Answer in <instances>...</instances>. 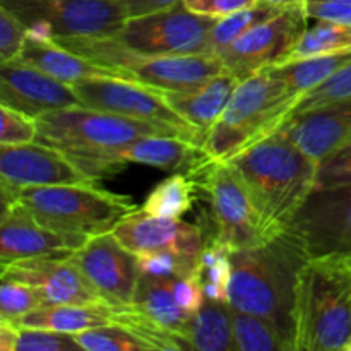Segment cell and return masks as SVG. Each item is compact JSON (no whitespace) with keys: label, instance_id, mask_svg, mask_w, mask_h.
<instances>
[{"label":"cell","instance_id":"1","mask_svg":"<svg viewBox=\"0 0 351 351\" xmlns=\"http://www.w3.org/2000/svg\"><path fill=\"white\" fill-rule=\"evenodd\" d=\"M228 161L249 189L259 213L264 242L287 232L317 187L319 163L293 143L285 127Z\"/></svg>","mask_w":351,"mask_h":351},{"label":"cell","instance_id":"2","mask_svg":"<svg viewBox=\"0 0 351 351\" xmlns=\"http://www.w3.org/2000/svg\"><path fill=\"white\" fill-rule=\"evenodd\" d=\"M308 256L288 232L232 252L228 305L267 319L295 343V298Z\"/></svg>","mask_w":351,"mask_h":351},{"label":"cell","instance_id":"3","mask_svg":"<svg viewBox=\"0 0 351 351\" xmlns=\"http://www.w3.org/2000/svg\"><path fill=\"white\" fill-rule=\"evenodd\" d=\"M295 351L346 350L351 341V285L339 257L308 259L295 298Z\"/></svg>","mask_w":351,"mask_h":351},{"label":"cell","instance_id":"4","mask_svg":"<svg viewBox=\"0 0 351 351\" xmlns=\"http://www.w3.org/2000/svg\"><path fill=\"white\" fill-rule=\"evenodd\" d=\"M267 69L240 81L228 106L208 130L201 149L211 161H228L288 122L298 99Z\"/></svg>","mask_w":351,"mask_h":351},{"label":"cell","instance_id":"5","mask_svg":"<svg viewBox=\"0 0 351 351\" xmlns=\"http://www.w3.org/2000/svg\"><path fill=\"white\" fill-rule=\"evenodd\" d=\"M55 41L119 77L161 91L197 88L226 69L218 55H146L125 47L113 36H58Z\"/></svg>","mask_w":351,"mask_h":351},{"label":"cell","instance_id":"6","mask_svg":"<svg viewBox=\"0 0 351 351\" xmlns=\"http://www.w3.org/2000/svg\"><path fill=\"white\" fill-rule=\"evenodd\" d=\"M16 201L43 225L88 239L112 232L120 219L139 209L130 197L96 187V182L24 189Z\"/></svg>","mask_w":351,"mask_h":351},{"label":"cell","instance_id":"7","mask_svg":"<svg viewBox=\"0 0 351 351\" xmlns=\"http://www.w3.org/2000/svg\"><path fill=\"white\" fill-rule=\"evenodd\" d=\"M36 141L67 154L112 149L147 136H180L178 129L88 106L51 110L36 119ZM187 139V137H185Z\"/></svg>","mask_w":351,"mask_h":351},{"label":"cell","instance_id":"8","mask_svg":"<svg viewBox=\"0 0 351 351\" xmlns=\"http://www.w3.org/2000/svg\"><path fill=\"white\" fill-rule=\"evenodd\" d=\"M192 173L202 175V189L209 197L215 237L232 250L264 243L261 219L249 189L230 161L206 160Z\"/></svg>","mask_w":351,"mask_h":351},{"label":"cell","instance_id":"9","mask_svg":"<svg viewBox=\"0 0 351 351\" xmlns=\"http://www.w3.org/2000/svg\"><path fill=\"white\" fill-rule=\"evenodd\" d=\"M216 21L191 12L184 3L146 16L130 17L113 38L146 55L209 53Z\"/></svg>","mask_w":351,"mask_h":351},{"label":"cell","instance_id":"10","mask_svg":"<svg viewBox=\"0 0 351 351\" xmlns=\"http://www.w3.org/2000/svg\"><path fill=\"white\" fill-rule=\"evenodd\" d=\"M308 21L307 2L287 3L218 57L232 74L243 81L264 69L280 65L307 29Z\"/></svg>","mask_w":351,"mask_h":351},{"label":"cell","instance_id":"11","mask_svg":"<svg viewBox=\"0 0 351 351\" xmlns=\"http://www.w3.org/2000/svg\"><path fill=\"white\" fill-rule=\"evenodd\" d=\"M287 232L308 259L351 254V185L315 189Z\"/></svg>","mask_w":351,"mask_h":351},{"label":"cell","instance_id":"12","mask_svg":"<svg viewBox=\"0 0 351 351\" xmlns=\"http://www.w3.org/2000/svg\"><path fill=\"white\" fill-rule=\"evenodd\" d=\"M82 106L119 113L180 130L201 147V136L165 99L163 91L123 77H89L72 84Z\"/></svg>","mask_w":351,"mask_h":351},{"label":"cell","instance_id":"13","mask_svg":"<svg viewBox=\"0 0 351 351\" xmlns=\"http://www.w3.org/2000/svg\"><path fill=\"white\" fill-rule=\"evenodd\" d=\"M26 26L47 23L55 38L115 36L127 21L115 0H0Z\"/></svg>","mask_w":351,"mask_h":351},{"label":"cell","instance_id":"14","mask_svg":"<svg viewBox=\"0 0 351 351\" xmlns=\"http://www.w3.org/2000/svg\"><path fill=\"white\" fill-rule=\"evenodd\" d=\"M89 177L64 151L38 141L19 146L0 144L2 208L12 204L24 189L65 184H91Z\"/></svg>","mask_w":351,"mask_h":351},{"label":"cell","instance_id":"15","mask_svg":"<svg viewBox=\"0 0 351 351\" xmlns=\"http://www.w3.org/2000/svg\"><path fill=\"white\" fill-rule=\"evenodd\" d=\"M199 151H202L201 147L185 137L147 136L132 141L125 146L69 154V158L74 160L89 177L98 180L99 177L117 173L129 163L147 165V167L161 168L167 171H177L189 165L194 171L208 160L206 156H195Z\"/></svg>","mask_w":351,"mask_h":351},{"label":"cell","instance_id":"16","mask_svg":"<svg viewBox=\"0 0 351 351\" xmlns=\"http://www.w3.org/2000/svg\"><path fill=\"white\" fill-rule=\"evenodd\" d=\"M69 257L106 304L112 307L132 304L141 278L137 256L125 249L112 232L91 237Z\"/></svg>","mask_w":351,"mask_h":351},{"label":"cell","instance_id":"17","mask_svg":"<svg viewBox=\"0 0 351 351\" xmlns=\"http://www.w3.org/2000/svg\"><path fill=\"white\" fill-rule=\"evenodd\" d=\"M88 237L64 233L38 221L21 202L3 206L0 218V266L36 257H69Z\"/></svg>","mask_w":351,"mask_h":351},{"label":"cell","instance_id":"18","mask_svg":"<svg viewBox=\"0 0 351 351\" xmlns=\"http://www.w3.org/2000/svg\"><path fill=\"white\" fill-rule=\"evenodd\" d=\"M112 233L130 252H171L199 266L206 247L204 233L197 225L180 218L153 216L137 209L113 226Z\"/></svg>","mask_w":351,"mask_h":351},{"label":"cell","instance_id":"19","mask_svg":"<svg viewBox=\"0 0 351 351\" xmlns=\"http://www.w3.org/2000/svg\"><path fill=\"white\" fill-rule=\"evenodd\" d=\"M2 280L31 285L43 291L48 305L106 304L71 257H36L2 269Z\"/></svg>","mask_w":351,"mask_h":351},{"label":"cell","instance_id":"20","mask_svg":"<svg viewBox=\"0 0 351 351\" xmlns=\"http://www.w3.org/2000/svg\"><path fill=\"white\" fill-rule=\"evenodd\" d=\"M0 105L38 119L51 110L81 105L74 88L21 60L2 64Z\"/></svg>","mask_w":351,"mask_h":351},{"label":"cell","instance_id":"21","mask_svg":"<svg viewBox=\"0 0 351 351\" xmlns=\"http://www.w3.org/2000/svg\"><path fill=\"white\" fill-rule=\"evenodd\" d=\"M283 127L304 153L321 163L351 143V98L291 117Z\"/></svg>","mask_w":351,"mask_h":351},{"label":"cell","instance_id":"22","mask_svg":"<svg viewBox=\"0 0 351 351\" xmlns=\"http://www.w3.org/2000/svg\"><path fill=\"white\" fill-rule=\"evenodd\" d=\"M240 79L225 69L204 84L184 91H163L168 105L201 136V146L208 130L228 106Z\"/></svg>","mask_w":351,"mask_h":351},{"label":"cell","instance_id":"23","mask_svg":"<svg viewBox=\"0 0 351 351\" xmlns=\"http://www.w3.org/2000/svg\"><path fill=\"white\" fill-rule=\"evenodd\" d=\"M17 60L71 86L89 77H119L108 69L67 50L55 40L34 41L26 38V43Z\"/></svg>","mask_w":351,"mask_h":351},{"label":"cell","instance_id":"24","mask_svg":"<svg viewBox=\"0 0 351 351\" xmlns=\"http://www.w3.org/2000/svg\"><path fill=\"white\" fill-rule=\"evenodd\" d=\"M113 311L115 307L108 304L47 305L12 322L19 328L51 329V331L75 335L86 329L112 324Z\"/></svg>","mask_w":351,"mask_h":351},{"label":"cell","instance_id":"25","mask_svg":"<svg viewBox=\"0 0 351 351\" xmlns=\"http://www.w3.org/2000/svg\"><path fill=\"white\" fill-rule=\"evenodd\" d=\"M173 281L175 278H154L141 274L136 297L130 305H134L158 326L185 341V329L192 315L187 314L175 298Z\"/></svg>","mask_w":351,"mask_h":351},{"label":"cell","instance_id":"26","mask_svg":"<svg viewBox=\"0 0 351 351\" xmlns=\"http://www.w3.org/2000/svg\"><path fill=\"white\" fill-rule=\"evenodd\" d=\"M189 350L197 351H233L232 308L228 304L208 300L195 312L185 329Z\"/></svg>","mask_w":351,"mask_h":351},{"label":"cell","instance_id":"27","mask_svg":"<svg viewBox=\"0 0 351 351\" xmlns=\"http://www.w3.org/2000/svg\"><path fill=\"white\" fill-rule=\"evenodd\" d=\"M350 60L351 51H345V53L307 58V60L293 62V64L274 65L267 71L290 95L302 96L314 89L315 86L322 84Z\"/></svg>","mask_w":351,"mask_h":351},{"label":"cell","instance_id":"28","mask_svg":"<svg viewBox=\"0 0 351 351\" xmlns=\"http://www.w3.org/2000/svg\"><path fill=\"white\" fill-rule=\"evenodd\" d=\"M314 21L315 23L312 26H307L293 50L285 57V60L280 65L351 51V24L328 19Z\"/></svg>","mask_w":351,"mask_h":351},{"label":"cell","instance_id":"29","mask_svg":"<svg viewBox=\"0 0 351 351\" xmlns=\"http://www.w3.org/2000/svg\"><path fill=\"white\" fill-rule=\"evenodd\" d=\"M230 308L235 351H295L293 339L271 321Z\"/></svg>","mask_w":351,"mask_h":351},{"label":"cell","instance_id":"30","mask_svg":"<svg viewBox=\"0 0 351 351\" xmlns=\"http://www.w3.org/2000/svg\"><path fill=\"white\" fill-rule=\"evenodd\" d=\"M281 7L283 5H276V3L269 2H256L254 5L237 10L230 16L218 19L211 31V38H209V53H223L240 36H243L250 29L259 26L261 23L273 17Z\"/></svg>","mask_w":351,"mask_h":351},{"label":"cell","instance_id":"31","mask_svg":"<svg viewBox=\"0 0 351 351\" xmlns=\"http://www.w3.org/2000/svg\"><path fill=\"white\" fill-rule=\"evenodd\" d=\"M195 184L185 175H171L156 185L143 204V211L165 218H182L194 206Z\"/></svg>","mask_w":351,"mask_h":351},{"label":"cell","instance_id":"32","mask_svg":"<svg viewBox=\"0 0 351 351\" xmlns=\"http://www.w3.org/2000/svg\"><path fill=\"white\" fill-rule=\"evenodd\" d=\"M75 341L86 351H143L153 350V346L123 326L112 324L98 326L75 332Z\"/></svg>","mask_w":351,"mask_h":351},{"label":"cell","instance_id":"33","mask_svg":"<svg viewBox=\"0 0 351 351\" xmlns=\"http://www.w3.org/2000/svg\"><path fill=\"white\" fill-rule=\"evenodd\" d=\"M346 98H351V60L346 65H343L339 71H336L331 77L326 79L322 84L315 86L314 89L302 95L291 117L304 115V113L312 112V110Z\"/></svg>","mask_w":351,"mask_h":351},{"label":"cell","instance_id":"34","mask_svg":"<svg viewBox=\"0 0 351 351\" xmlns=\"http://www.w3.org/2000/svg\"><path fill=\"white\" fill-rule=\"evenodd\" d=\"M48 302L43 291L31 285L14 280H2L0 290V319H16L47 307Z\"/></svg>","mask_w":351,"mask_h":351},{"label":"cell","instance_id":"35","mask_svg":"<svg viewBox=\"0 0 351 351\" xmlns=\"http://www.w3.org/2000/svg\"><path fill=\"white\" fill-rule=\"evenodd\" d=\"M137 266L141 274L154 278H189L197 271V266L171 252L137 254Z\"/></svg>","mask_w":351,"mask_h":351},{"label":"cell","instance_id":"36","mask_svg":"<svg viewBox=\"0 0 351 351\" xmlns=\"http://www.w3.org/2000/svg\"><path fill=\"white\" fill-rule=\"evenodd\" d=\"M0 117H2V129H0L2 146H19L36 141L38 123L34 117L7 105H0Z\"/></svg>","mask_w":351,"mask_h":351},{"label":"cell","instance_id":"37","mask_svg":"<svg viewBox=\"0 0 351 351\" xmlns=\"http://www.w3.org/2000/svg\"><path fill=\"white\" fill-rule=\"evenodd\" d=\"M17 351H74L81 350L74 335L51 329L19 328Z\"/></svg>","mask_w":351,"mask_h":351},{"label":"cell","instance_id":"38","mask_svg":"<svg viewBox=\"0 0 351 351\" xmlns=\"http://www.w3.org/2000/svg\"><path fill=\"white\" fill-rule=\"evenodd\" d=\"M27 38V26L0 5V64L17 60Z\"/></svg>","mask_w":351,"mask_h":351},{"label":"cell","instance_id":"39","mask_svg":"<svg viewBox=\"0 0 351 351\" xmlns=\"http://www.w3.org/2000/svg\"><path fill=\"white\" fill-rule=\"evenodd\" d=\"M338 185H351V143L336 149L319 163L315 189L338 187Z\"/></svg>","mask_w":351,"mask_h":351},{"label":"cell","instance_id":"40","mask_svg":"<svg viewBox=\"0 0 351 351\" xmlns=\"http://www.w3.org/2000/svg\"><path fill=\"white\" fill-rule=\"evenodd\" d=\"M173 293L177 302L180 304V307L191 315L201 311L202 305L208 302V297L204 293V287H202L201 274L197 271L189 278H175Z\"/></svg>","mask_w":351,"mask_h":351},{"label":"cell","instance_id":"41","mask_svg":"<svg viewBox=\"0 0 351 351\" xmlns=\"http://www.w3.org/2000/svg\"><path fill=\"white\" fill-rule=\"evenodd\" d=\"M256 2H259V0H184L182 3L191 12L199 14V16L221 19V17L237 12V10L254 5Z\"/></svg>","mask_w":351,"mask_h":351},{"label":"cell","instance_id":"42","mask_svg":"<svg viewBox=\"0 0 351 351\" xmlns=\"http://www.w3.org/2000/svg\"><path fill=\"white\" fill-rule=\"evenodd\" d=\"M311 19H328L351 24V0H307Z\"/></svg>","mask_w":351,"mask_h":351},{"label":"cell","instance_id":"43","mask_svg":"<svg viewBox=\"0 0 351 351\" xmlns=\"http://www.w3.org/2000/svg\"><path fill=\"white\" fill-rule=\"evenodd\" d=\"M115 2L122 7L127 19H130V17L146 16V14L158 12V10L170 9L184 0H115Z\"/></svg>","mask_w":351,"mask_h":351},{"label":"cell","instance_id":"44","mask_svg":"<svg viewBox=\"0 0 351 351\" xmlns=\"http://www.w3.org/2000/svg\"><path fill=\"white\" fill-rule=\"evenodd\" d=\"M19 326L9 319H0V351H17L19 343Z\"/></svg>","mask_w":351,"mask_h":351},{"label":"cell","instance_id":"45","mask_svg":"<svg viewBox=\"0 0 351 351\" xmlns=\"http://www.w3.org/2000/svg\"><path fill=\"white\" fill-rule=\"evenodd\" d=\"M339 261H341V266H343V269H345L346 276H348V281L351 285V254H350V256L339 257Z\"/></svg>","mask_w":351,"mask_h":351},{"label":"cell","instance_id":"46","mask_svg":"<svg viewBox=\"0 0 351 351\" xmlns=\"http://www.w3.org/2000/svg\"><path fill=\"white\" fill-rule=\"evenodd\" d=\"M259 2H269V3H276V5H287V3L307 2V0H259Z\"/></svg>","mask_w":351,"mask_h":351},{"label":"cell","instance_id":"47","mask_svg":"<svg viewBox=\"0 0 351 351\" xmlns=\"http://www.w3.org/2000/svg\"><path fill=\"white\" fill-rule=\"evenodd\" d=\"M346 351H351V341L348 343V346H346Z\"/></svg>","mask_w":351,"mask_h":351}]
</instances>
